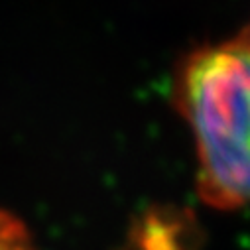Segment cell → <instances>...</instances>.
<instances>
[{"label": "cell", "instance_id": "1", "mask_svg": "<svg viewBox=\"0 0 250 250\" xmlns=\"http://www.w3.org/2000/svg\"><path fill=\"white\" fill-rule=\"evenodd\" d=\"M177 99L195 138L201 197L223 209L250 203V47L234 40L193 51Z\"/></svg>", "mask_w": 250, "mask_h": 250}, {"label": "cell", "instance_id": "2", "mask_svg": "<svg viewBox=\"0 0 250 250\" xmlns=\"http://www.w3.org/2000/svg\"><path fill=\"white\" fill-rule=\"evenodd\" d=\"M0 250H38L24 221L6 209H0Z\"/></svg>", "mask_w": 250, "mask_h": 250}, {"label": "cell", "instance_id": "3", "mask_svg": "<svg viewBox=\"0 0 250 250\" xmlns=\"http://www.w3.org/2000/svg\"><path fill=\"white\" fill-rule=\"evenodd\" d=\"M240 40H242V42H244V43H246V45H248V47H250V28H248V30H246V32H244V36H242V38H240Z\"/></svg>", "mask_w": 250, "mask_h": 250}]
</instances>
